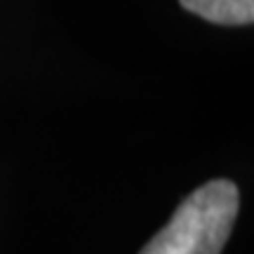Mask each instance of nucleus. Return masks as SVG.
Instances as JSON below:
<instances>
[{
	"instance_id": "nucleus-1",
	"label": "nucleus",
	"mask_w": 254,
	"mask_h": 254,
	"mask_svg": "<svg viewBox=\"0 0 254 254\" xmlns=\"http://www.w3.org/2000/svg\"><path fill=\"white\" fill-rule=\"evenodd\" d=\"M240 207L238 186L212 179L182 200L172 219L139 254H221Z\"/></svg>"
},
{
	"instance_id": "nucleus-2",
	"label": "nucleus",
	"mask_w": 254,
	"mask_h": 254,
	"mask_svg": "<svg viewBox=\"0 0 254 254\" xmlns=\"http://www.w3.org/2000/svg\"><path fill=\"white\" fill-rule=\"evenodd\" d=\"M179 5L219 26H250L254 21V0H179Z\"/></svg>"
}]
</instances>
